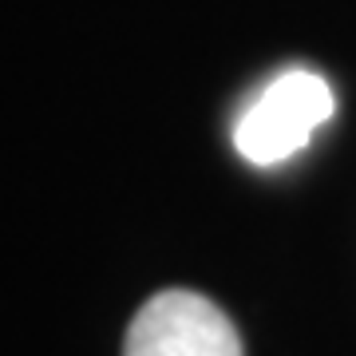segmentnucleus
Returning a JSON list of instances; mask_svg holds the SVG:
<instances>
[{"label": "nucleus", "mask_w": 356, "mask_h": 356, "mask_svg": "<svg viewBox=\"0 0 356 356\" xmlns=\"http://www.w3.org/2000/svg\"><path fill=\"white\" fill-rule=\"evenodd\" d=\"M123 356H242V337L194 289H163L131 317Z\"/></svg>", "instance_id": "obj_2"}, {"label": "nucleus", "mask_w": 356, "mask_h": 356, "mask_svg": "<svg viewBox=\"0 0 356 356\" xmlns=\"http://www.w3.org/2000/svg\"><path fill=\"white\" fill-rule=\"evenodd\" d=\"M332 115V88L325 76L293 67L281 72L261 95H257L234 123V147L245 163L277 166L305 151L313 131L329 123Z\"/></svg>", "instance_id": "obj_1"}]
</instances>
